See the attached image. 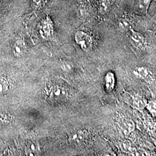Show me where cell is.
<instances>
[{
    "label": "cell",
    "mask_w": 156,
    "mask_h": 156,
    "mask_svg": "<svg viewBox=\"0 0 156 156\" xmlns=\"http://www.w3.org/2000/svg\"><path fill=\"white\" fill-rule=\"evenodd\" d=\"M46 90L48 99L52 103L55 104L66 102L71 94L68 85L63 82L52 84Z\"/></svg>",
    "instance_id": "obj_1"
},
{
    "label": "cell",
    "mask_w": 156,
    "mask_h": 156,
    "mask_svg": "<svg viewBox=\"0 0 156 156\" xmlns=\"http://www.w3.org/2000/svg\"><path fill=\"white\" fill-rule=\"evenodd\" d=\"M76 44L84 51H89L92 49L93 39L89 34L83 31H78L74 35Z\"/></svg>",
    "instance_id": "obj_2"
},
{
    "label": "cell",
    "mask_w": 156,
    "mask_h": 156,
    "mask_svg": "<svg viewBox=\"0 0 156 156\" xmlns=\"http://www.w3.org/2000/svg\"><path fill=\"white\" fill-rule=\"evenodd\" d=\"M39 29L41 35L44 38L48 39L50 38L53 33V22L48 15H46L41 21Z\"/></svg>",
    "instance_id": "obj_3"
},
{
    "label": "cell",
    "mask_w": 156,
    "mask_h": 156,
    "mask_svg": "<svg viewBox=\"0 0 156 156\" xmlns=\"http://www.w3.org/2000/svg\"><path fill=\"white\" fill-rule=\"evenodd\" d=\"M129 39L131 44L138 49L144 48L146 41L144 36L140 33L134 31L132 28L129 30Z\"/></svg>",
    "instance_id": "obj_4"
},
{
    "label": "cell",
    "mask_w": 156,
    "mask_h": 156,
    "mask_svg": "<svg viewBox=\"0 0 156 156\" xmlns=\"http://www.w3.org/2000/svg\"><path fill=\"white\" fill-rule=\"evenodd\" d=\"M134 73L136 76L145 80L148 83H151L154 80L153 74L146 67H140L135 68Z\"/></svg>",
    "instance_id": "obj_5"
},
{
    "label": "cell",
    "mask_w": 156,
    "mask_h": 156,
    "mask_svg": "<svg viewBox=\"0 0 156 156\" xmlns=\"http://www.w3.org/2000/svg\"><path fill=\"white\" fill-rule=\"evenodd\" d=\"M87 136V133L85 130H78L71 134L69 137L70 143L75 146L83 144Z\"/></svg>",
    "instance_id": "obj_6"
},
{
    "label": "cell",
    "mask_w": 156,
    "mask_h": 156,
    "mask_svg": "<svg viewBox=\"0 0 156 156\" xmlns=\"http://www.w3.org/2000/svg\"><path fill=\"white\" fill-rule=\"evenodd\" d=\"M119 129L122 133L125 135H128L135 129V124L134 122L128 119H123L119 123Z\"/></svg>",
    "instance_id": "obj_7"
},
{
    "label": "cell",
    "mask_w": 156,
    "mask_h": 156,
    "mask_svg": "<svg viewBox=\"0 0 156 156\" xmlns=\"http://www.w3.org/2000/svg\"><path fill=\"white\" fill-rule=\"evenodd\" d=\"M12 50L13 55L16 57H19L22 56L26 51V45L22 39H17L14 42Z\"/></svg>",
    "instance_id": "obj_8"
},
{
    "label": "cell",
    "mask_w": 156,
    "mask_h": 156,
    "mask_svg": "<svg viewBox=\"0 0 156 156\" xmlns=\"http://www.w3.org/2000/svg\"><path fill=\"white\" fill-rule=\"evenodd\" d=\"M116 0H98V9L101 14H105L112 9Z\"/></svg>",
    "instance_id": "obj_9"
},
{
    "label": "cell",
    "mask_w": 156,
    "mask_h": 156,
    "mask_svg": "<svg viewBox=\"0 0 156 156\" xmlns=\"http://www.w3.org/2000/svg\"><path fill=\"white\" fill-rule=\"evenodd\" d=\"M117 28L121 32L128 31L131 28V21L126 17L120 18L117 22Z\"/></svg>",
    "instance_id": "obj_10"
},
{
    "label": "cell",
    "mask_w": 156,
    "mask_h": 156,
    "mask_svg": "<svg viewBox=\"0 0 156 156\" xmlns=\"http://www.w3.org/2000/svg\"><path fill=\"white\" fill-rule=\"evenodd\" d=\"M153 0H137L136 3V9L140 13H146Z\"/></svg>",
    "instance_id": "obj_11"
},
{
    "label": "cell",
    "mask_w": 156,
    "mask_h": 156,
    "mask_svg": "<svg viewBox=\"0 0 156 156\" xmlns=\"http://www.w3.org/2000/svg\"><path fill=\"white\" fill-rule=\"evenodd\" d=\"M146 100L144 98L140 97V95H134L132 97L131 105L134 106V108L138 109H142L146 106Z\"/></svg>",
    "instance_id": "obj_12"
},
{
    "label": "cell",
    "mask_w": 156,
    "mask_h": 156,
    "mask_svg": "<svg viewBox=\"0 0 156 156\" xmlns=\"http://www.w3.org/2000/svg\"><path fill=\"white\" fill-rule=\"evenodd\" d=\"M105 87L108 91H112L115 85V78L113 73L112 72H108L106 74L105 77Z\"/></svg>",
    "instance_id": "obj_13"
},
{
    "label": "cell",
    "mask_w": 156,
    "mask_h": 156,
    "mask_svg": "<svg viewBox=\"0 0 156 156\" xmlns=\"http://www.w3.org/2000/svg\"><path fill=\"white\" fill-rule=\"evenodd\" d=\"M26 152L29 156H35L40 153L39 145L34 142H29L26 147Z\"/></svg>",
    "instance_id": "obj_14"
},
{
    "label": "cell",
    "mask_w": 156,
    "mask_h": 156,
    "mask_svg": "<svg viewBox=\"0 0 156 156\" xmlns=\"http://www.w3.org/2000/svg\"><path fill=\"white\" fill-rule=\"evenodd\" d=\"M121 149L125 153H133L136 151V147L130 141L126 140L120 144Z\"/></svg>",
    "instance_id": "obj_15"
},
{
    "label": "cell",
    "mask_w": 156,
    "mask_h": 156,
    "mask_svg": "<svg viewBox=\"0 0 156 156\" xmlns=\"http://www.w3.org/2000/svg\"><path fill=\"white\" fill-rule=\"evenodd\" d=\"M9 90V82L5 78L0 77V95L6 94Z\"/></svg>",
    "instance_id": "obj_16"
},
{
    "label": "cell",
    "mask_w": 156,
    "mask_h": 156,
    "mask_svg": "<svg viewBox=\"0 0 156 156\" xmlns=\"http://www.w3.org/2000/svg\"><path fill=\"white\" fill-rule=\"evenodd\" d=\"M49 0H32L31 6L33 8L36 10H39L46 5Z\"/></svg>",
    "instance_id": "obj_17"
},
{
    "label": "cell",
    "mask_w": 156,
    "mask_h": 156,
    "mask_svg": "<svg viewBox=\"0 0 156 156\" xmlns=\"http://www.w3.org/2000/svg\"><path fill=\"white\" fill-rule=\"evenodd\" d=\"M147 109L150 111L151 113L153 114V115L156 116V106L155 101H151L149 102L148 104H146V106Z\"/></svg>",
    "instance_id": "obj_18"
},
{
    "label": "cell",
    "mask_w": 156,
    "mask_h": 156,
    "mask_svg": "<svg viewBox=\"0 0 156 156\" xmlns=\"http://www.w3.org/2000/svg\"><path fill=\"white\" fill-rule=\"evenodd\" d=\"M9 117L8 115L0 113V125L2 123L9 122Z\"/></svg>",
    "instance_id": "obj_19"
},
{
    "label": "cell",
    "mask_w": 156,
    "mask_h": 156,
    "mask_svg": "<svg viewBox=\"0 0 156 156\" xmlns=\"http://www.w3.org/2000/svg\"><path fill=\"white\" fill-rule=\"evenodd\" d=\"M62 69L64 71H69L71 69V67L70 65H68L67 64H65V65H62Z\"/></svg>",
    "instance_id": "obj_20"
}]
</instances>
